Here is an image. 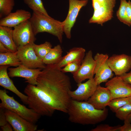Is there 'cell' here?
<instances>
[{"instance_id":"cell-38","label":"cell","mask_w":131,"mask_h":131,"mask_svg":"<svg viewBox=\"0 0 131 131\" xmlns=\"http://www.w3.org/2000/svg\"><path fill=\"white\" fill-rule=\"evenodd\" d=\"M131 123V114L128 116L127 119L124 121V123Z\"/></svg>"},{"instance_id":"cell-25","label":"cell","mask_w":131,"mask_h":131,"mask_svg":"<svg viewBox=\"0 0 131 131\" xmlns=\"http://www.w3.org/2000/svg\"><path fill=\"white\" fill-rule=\"evenodd\" d=\"M33 47L37 56L42 60L52 48V45L48 41H46L40 45L34 43Z\"/></svg>"},{"instance_id":"cell-7","label":"cell","mask_w":131,"mask_h":131,"mask_svg":"<svg viewBox=\"0 0 131 131\" xmlns=\"http://www.w3.org/2000/svg\"><path fill=\"white\" fill-rule=\"evenodd\" d=\"M33 44L17 48V53L18 57L22 64L28 68L43 69L45 68L46 65L36 55Z\"/></svg>"},{"instance_id":"cell-3","label":"cell","mask_w":131,"mask_h":131,"mask_svg":"<svg viewBox=\"0 0 131 131\" xmlns=\"http://www.w3.org/2000/svg\"><path fill=\"white\" fill-rule=\"evenodd\" d=\"M34 35L47 32L56 37L60 42H62L64 33L63 22L55 20L50 16L33 12L29 19Z\"/></svg>"},{"instance_id":"cell-37","label":"cell","mask_w":131,"mask_h":131,"mask_svg":"<svg viewBox=\"0 0 131 131\" xmlns=\"http://www.w3.org/2000/svg\"><path fill=\"white\" fill-rule=\"evenodd\" d=\"M10 52L0 42V53H4Z\"/></svg>"},{"instance_id":"cell-24","label":"cell","mask_w":131,"mask_h":131,"mask_svg":"<svg viewBox=\"0 0 131 131\" xmlns=\"http://www.w3.org/2000/svg\"><path fill=\"white\" fill-rule=\"evenodd\" d=\"M24 3L33 12L41 13L49 16L45 8L42 0H23Z\"/></svg>"},{"instance_id":"cell-39","label":"cell","mask_w":131,"mask_h":131,"mask_svg":"<svg viewBox=\"0 0 131 131\" xmlns=\"http://www.w3.org/2000/svg\"><path fill=\"white\" fill-rule=\"evenodd\" d=\"M128 98L129 102L131 103V95Z\"/></svg>"},{"instance_id":"cell-9","label":"cell","mask_w":131,"mask_h":131,"mask_svg":"<svg viewBox=\"0 0 131 131\" xmlns=\"http://www.w3.org/2000/svg\"><path fill=\"white\" fill-rule=\"evenodd\" d=\"M95 65L92 52L90 50L86 53L78 70L73 74L75 82L78 84L87 79L93 78Z\"/></svg>"},{"instance_id":"cell-28","label":"cell","mask_w":131,"mask_h":131,"mask_svg":"<svg viewBox=\"0 0 131 131\" xmlns=\"http://www.w3.org/2000/svg\"><path fill=\"white\" fill-rule=\"evenodd\" d=\"M115 113L116 117L120 120L125 121L131 114V103L129 102L123 106Z\"/></svg>"},{"instance_id":"cell-15","label":"cell","mask_w":131,"mask_h":131,"mask_svg":"<svg viewBox=\"0 0 131 131\" xmlns=\"http://www.w3.org/2000/svg\"><path fill=\"white\" fill-rule=\"evenodd\" d=\"M6 118L8 123L15 131H35L38 126L10 110L4 109Z\"/></svg>"},{"instance_id":"cell-19","label":"cell","mask_w":131,"mask_h":131,"mask_svg":"<svg viewBox=\"0 0 131 131\" xmlns=\"http://www.w3.org/2000/svg\"><path fill=\"white\" fill-rule=\"evenodd\" d=\"M85 49L81 47H74L67 52L62 57L60 62L56 64L58 68L61 69L70 62L78 60H82L85 56Z\"/></svg>"},{"instance_id":"cell-40","label":"cell","mask_w":131,"mask_h":131,"mask_svg":"<svg viewBox=\"0 0 131 131\" xmlns=\"http://www.w3.org/2000/svg\"><path fill=\"white\" fill-rule=\"evenodd\" d=\"M98 0L100 2H101L102 3H103L104 0Z\"/></svg>"},{"instance_id":"cell-14","label":"cell","mask_w":131,"mask_h":131,"mask_svg":"<svg viewBox=\"0 0 131 131\" xmlns=\"http://www.w3.org/2000/svg\"><path fill=\"white\" fill-rule=\"evenodd\" d=\"M41 69H31L21 64L16 67L9 68L8 75L10 77H18L24 78L25 82L36 85L37 79L42 72Z\"/></svg>"},{"instance_id":"cell-8","label":"cell","mask_w":131,"mask_h":131,"mask_svg":"<svg viewBox=\"0 0 131 131\" xmlns=\"http://www.w3.org/2000/svg\"><path fill=\"white\" fill-rule=\"evenodd\" d=\"M69 7L68 13L63 21V31L66 38H71V30L74 25L79 12L81 8L85 6L88 0H68Z\"/></svg>"},{"instance_id":"cell-2","label":"cell","mask_w":131,"mask_h":131,"mask_svg":"<svg viewBox=\"0 0 131 131\" xmlns=\"http://www.w3.org/2000/svg\"><path fill=\"white\" fill-rule=\"evenodd\" d=\"M67 113L71 122L83 125H95L104 121L108 114L107 108H95L87 101L71 99Z\"/></svg>"},{"instance_id":"cell-17","label":"cell","mask_w":131,"mask_h":131,"mask_svg":"<svg viewBox=\"0 0 131 131\" xmlns=\"http://www.w3.org/2000/svg\"><path fill=\"white\" fill-rule=\"evenodd\" d=\"M31 16V13L28 11L22 9H18L15 12H11L1 18L0 26L14 28L23 22L29 20Z\"/></svg>"},{"instance_id":"cell-21","label":"cell","mask_w":131,"mask_h":131,"mask_svg":"<svg viewBox=\"0 0 131 131\" xmlns=\"http://www.w3.org/2000/svg\"><path fill=\"white\" fill-rule=\"evenodd\" d=\"M62 49L60 45L58 44L52 48L42 60L45 65L56 64L62 57Z\"/></svg>"},{"instance_id":"cell-32","label":"cell","mask_w":131,"mask_h":131,"mask_svg":"<svg viewBox=\"0 0 131 131\" xmlns=\"http://www.w3.org/2000/svg\"><path fill=\"white\" fill-rule=\"evenodd\" d=\"M120 76L125 81L131 85V71Z\"/></svg>"},{"instance_id":"cell-5","label":"cell","mask_w":131,"mask_h":131,"mask_svg":"<svg viewBox=\"0 0 131 131\" xmlns=\"http://www.w3.org/2000/svg\"><path fill=\"white\" fill-rule=\"evenodd\" d=\"M12 35L13 40L17 48L33 44L36 40L29 20L14 27Z\"/></svg>"},{"instance_id":"cell-12","label":"cell","mask_w":131,"mask_h":131,"mask_svg":"<svg viewBox=\"0 0 131 131\" xmlns=\"http://www.w3.org/2000/svg\"><path fill=\"white\" fill-rule=\"evenodd\" d=\"M77 88L69 92L72 100L78 101H87L92 96L97 87L94 78L88 79L86 82L78 83Z\"/></svg>"},{"instance_id":"cell-22","label":"cell","mask_w":131,"mask_h":131,"mask_svg":"<svg viewBox=\"0 0 131 131\" xmlns=\"http://www.w3.org/2000/svg\"><path fill=\"white\" fill-rule=\"evenodd\" d=\"M22 64L17 53L16 52H9L0 53V65H8L17 67Z\"/></svg>"},{"instance_id":"cell-20","label":"cell","mask_w":131,"mask_h":131,"mask_svg":"<svg viewBox=\"0 0 131 131\" xmlns=\"http://www.w3.org/2000/svg\"><path fill=\"white\" fill-rule=\"evenodd\" d=\"M12 28L0 26V42L10 52H16L17 47L13 40Z\"/></svg>"},{"instance_id":"cell-31","label":"cell","mask_w":131,"mask_h":131,"mask_svg":"<svg viewBox=\"0 0 131 131\" xmlns=\"http://www.w3.org/2000/svg\"><path fill=\"white\" fill-rule=\"evenodd\" d=\"M8 123L5 113L4 109H0V126L2 127Z\"/></svg>"},{"instance_id":"cell-29","label":"cell","mask_w":131,"mask_h":131,"mask_svg":"<svg viewBox=\"0 0 131 131\" xmlns=\"http://www.w3.org/2000/svg\"><path fill=\"white\" fill-rule=\"evenodd\" d=\"M82 60H78L69 63L61 68V70L64 73L70 72L73 74L78 70Z\"/></svg>"},{"instance_id":"cell-33","label":"cell","mask_w":131,"mask_h":131,"mask_svg":"<svg viewBox=\"0 0 131 131\" xmlns=\"http://www.w3.org/2000/svg\"><path fill=\"white\" fill-rule=\"evenodd\" d=\"M123 125L121 126L120 127V131H131V123H124Z\"/></svg>"},{"instance_id":"cell-1","label":"cell","mask_w":131,"mask_h":131,"mask_svg":"<svg viewBox=\"0 0 131 131\" xmlns=\"http://www.w3.org/2000/svg\"><path fill=\"white\" fill-rule=\"evenodd\" d=\"M36 91L39 99L51 112L67 113L71 99L69 94L71 86L69 77L60 69L52 67L43 70L37 79Z\"/></svg>"},{"instance_id":"cell-11","label":"cell","mask_w":131,"mask_h":131,"mask_svg":"<svg viewBox=\"0 0 131 131\" xmlns=\"http://www.w3.org/2000/svg\"><path fill=\"white\" fill-rule=\"evenodd\" d=\"M116 0H104L102 6L94 10L92 16L89 20L90 23H96L102 25L113 17V9Z\"/></svg>"},{"instance_id":"cell-26","label":"cell","mask_w":131,"mask_h":131,"mask_svg":"<svg viewBox=\"0 0 131 131\" xmlns=\"http://www.w3.org/2000/svg\"><path fill=\"white\" fill-rule=\"evenodd\" d=\"M15 5L14 0H0V18L4 17L11 13Z\"/></svg>"},{"instance_id":"cell-23","label":"cell","mask_w":131,"mask_h":131,"mask_svg":"<svg viewBox=\"0 0 131 131\" xmlns=\"http://www.w3.org/2000/svg\"><path fill=\"white\" fill-rule=\"evenodd\" d=\"M127 2L126 0H121L120 5L116 13L118 19L121 22L130 27L131 24L128 16L126 11Z\"/></svg>"},{"instance_id":"cell-34","label":"cell","mask_w":131,"mask_h":131,"mask_svg":"<svg viewBox=\"0 0 131 131\" xmlns=\"http://www.w3.org/2000/svg\"><path fill=\"white\" fill-rule=\"evenodd\" d=\"M92 0V6L94 10L99 8L103 4L98 0Z\"/></svg>"},{"instance_id":"cell-13","label":"cell","mask_w":131,"mask_h":131,"mask_svg":"<svg viewBox=\"0 0 131 131\" xmlns=\"http://www.w3.org/2000/svg\"><path fill=\"white\" fill-rule=\"evenodd\" d=\"M108 63L115 74L121 76L131 69V56L125 54L113 55L109 57Z\"/></svg>"},{"instance_id":"cell-4","label":"cell","mask_w":131,"mask_h":131,"mask_svg":"<svg viewBox=\"0 0 131 131\" xmlns=\"http://www.w3.org/2000/svg\"><path fill=\"white\" fill-rule=\"evenodd\" d=\"M0 107L11 111L26 120L33 123L37 122L41 115L32 109L29 108L7 94L5 90H0Z\"/></svg>"},{"instance_id":"cell-16","label":"cell","mask_w":131,"mask_h":131,"mask_svg":"<svg viewBox=\"0 0 131 131\" xmlns=\"http://www.w3.org/2000/svg\"><path fill=\"white\" fill-rule=\"evenodd\" d=\"M112 99L110 92L106 87L98 85L92 96L87 101L98 110H103L108 106Z\"/></svg>"},{"instance_id":"cell-27","label":"cell","mask_w":131,"mask_h":131,"mask_svg":"<svg viewBox=\"0 0 131 131\" xmlns=\"http://www.w3.org/2000/svg\"><path fill=\"white\" fill-rule=\"evenodd\" d=\"M129 102L128 97L118 98L112 99L108 106L115 113L120 108Z\"/></svg>"},{"instance_id":"cell-35","label":"cell","mask_w":131,"mask_h":131,"mask_svg":"<svg viewBox=\"0 0 131 131\" xmlns=\"http://www.w3.org/2000/svg\"><path fill=\"white\" fill-rule=\"evenodd\" d=\"M126 11L128 16L131 24V2L130 0L127 2Z\"/></svg>"},{"instance_id":"cell-10","label":"cell","mask_w":131,"mask_h":131,"mask_svg":"<svg viewBox=\"0 0 131 131\" xmlns=\"http://www.w3.org/2000/svg\"><path fill=\"white\" fill-rule=\"evenodd\" d=\"M105 86L109 90L112 99L118 98L128 97L131 95V85L116 76L108 80Z\"/></svg>"},{"instance_id":"cell-6","label":"cell","mask_w":131,"mask_h":131,"mask_svg":"<svg viewBox=\"0 0 131 131\" xmlns=\"http://www.w3.org/2000/svg\"><path fill=\"white\" fill-rule=\"evenodd\" d=\"M109 57L107 54L98 53L94 57L95 65L94 71L95 76L94 78L97 85L107 82L114 75L113 72L108 63Z\"/></svg>"},{"instance_id":"cell-36","label":"cell","mask_w":131,"mask_h":131,"mask_svg":"<svg viewBox=\"0 0 131 131\" xmlns=\"http://www.w3.org/2000/svg\"><path fill=\"white\" fill-rule=\"evenodd\" d=\"M12 126L8 123L4 126L1 127V130L3 131H12L13 128Z\"/></svg>"},{"instance_id":"cell-30","label":"cell","mask_w":131,"mask_h":131,"mask_svg":"<svg viewBox=\"0 0 131 131\" xmlns=\"http://www.w3.org/2000/svg\"><path fill=\"white\" fill-rule=\"evenodd\" d=\"M121 126L118 125L111 126L107 124H101L98 125L95 128L92 129L91 131H119Z\"/></svg>"},{"instance_id":"cell-18","label":"cell","mask_w":131,"mask_h":131,"mask_svg":"<svg viewBox=\"0 0 131 131\" xmlns=\"http://www.w3.org/2000/svg\"><path fill=\"white\" fill-rule=\"evenodd\" d=\"M10 66L3 65L0 66V85L5 89L12 92L16 95L24 104L27 105L28 97L20 92L14 85L7 73L8 68Z\"/></svg>"}]
</instances>
